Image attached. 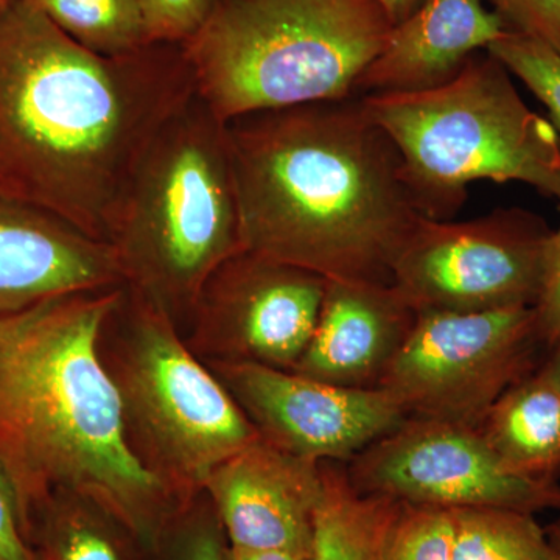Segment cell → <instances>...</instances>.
Returning <instances> with one entry per match:
<instances>
[{
	"instance_id": "7402d4cb",
	"label": "cell",
	"mask_w": 560,
	"mask_h": 560,
	"mask_svg": "<svg viewBox=\"0 0 560 560\" xmlns=\"http://www.w3.org/2000/svg\"><path fill=\"white\" fill-rule=\"evenodd\" d=\"M230 541L205 490L187 501L151 545L149 560H228Z\"/></svg>"
},
{
	"instance_id": "5bb4252c",
	"label": "cell",
	"mask_w": 560,
	"mask_h": 560,
	"mask_svg": "<svg viewBox=\"0 0 560 560\" xmlns=\"http://www.w3.org/2000/svg\"><path fill=\"white\" fill-rule=\"evenodd\" d=\"M124 285L116 254L0 189V316L75 291Z\"/></svg>"
},
{
	"instance_id": "7a4b0ae2",
	"label": "cell",
	"mask_w": 560,
	"mask_h": 560,
	"mask_svg": "<svg viewBox=\"0 0 560 560\" xmlns=\"http://www.w3.org/2000/svg\"><path fill=\"white\" fill-rule=\"evenodd\" d=\"M226 136L245 249L327 280L393 283L423 215L360 97L245 114Z\"/></svg>"
},
{
	"instance_id": "1f68e13d",
	"label": "cell",
	"mask_w": 560,
	"mask_h": 560,
	"mask_svg": "<svg viewBox=\"0 0 560 560\" xmlns=\"http://www.w3.org/2000/svg\"><path fill=\"white\" fill-rule=\"evenodd\" d=\"M548 361H550L552 371H555L556 377H558L560 385V346L551 350L550 357H548Z\"/></svg>"
},
{
	"instance_id": "d6986e66",
	"label": "cell",
	"mask_w": 560,
	"mask_h": 560,
	"mask_svg": "<svg viewBox=\"0 0 560 560\" xmlns=\"http://www.w3.org/2000/svg\"><path fill=\"white\" fill-rule=\"evenodd\" d=\"M320 477L312 560H381L401 501L359 492L342 463H320Z\"/></svg>"
},
{
	"instance_id": "f546056e",
	"label": "cell",
	"mask_w": 560,
	"mask_h": 560,
	"mask_svg": "<svg viewBox=\"0 0 560 560\" xmlns=\"http://www.w3.org/2000/svg\"><path fill=\"white\" fill-rule=\"evenodd\" d=\"M375 2L385 11L390 24L397 25L416 13L425 0H375Z\"/></svg>"
},
{
	"instance_id": "484cf974",
	"label": "cell",
	"mask_w": 560,
	"mask_h": 560,
	"mask_svg": "<svg viewBox=\"0 0 560 560\" xmlns=\"http://www.w3.org/2000/svg\"><path fill=\"white\" fill-rule=\"evenodd\" d=\"M508 31L521 33L560 54V0H488Z\"/></svg>"
},
{
	"instance_id": "ac0fdd59",
	"label": "cell",
	"mask_w": 560,
	"mask_h": 560,
	"mask_svg": "<svg viewBox=\"0 0 560 560\" xmlns=\"http://www.w3.org/2000/svg\"><path fill=\"white\" fill-rule=\"evenodd\" d=\"M33 560H149V548L119 515L90 493L61 490L24 528Z\"/></svg>"
},
{
	"instance_id": "44dd1931",
	"label": "cell",
	"mask_w": 560,
	"mask_h": 560,
	"mask_svg": "<svg viewBox=\"0 0 560 560\" xmlns=\"http://www.w3.org/2000/svg\"><path fill=\"white\" fill-rule=\"evenodd\" d=\"M62 33L103 57L149 47L139 0H24Z\"/></svg>"
},
{
	"instance_id": "8fae6325",
	"label": "cell",
	"mask_w": 560,
	"mask_h": 560,
	"mask_svg": "<svg viewBox=\"0 0 560 560\" xmlns=\"http://www.w3.org/2000/svg\"><path fill=\"white\" fill-rule=\"evenodd\" d=\"M327 279L243 249L200 291L184 340L205 361L291 371L311 341Z\"/></svg>"
},
{
	"instance_id": "4fadbf2b",
	"label": "cell",
	"mask_w": 560,
	"mask_h": 560,
	"mask_svg": "<svg viewBox=\"0 0 560 560\" xmlns=\"http://www.w3.org/2000/svg\"><path fill=\"white\" fill-rule=\"evenodd\" d=\"M205 492L232 548L311 555L323 493L320 463L259 438L221 463Z\"/></svg>"
},
{
	"instance_id": "277c9868",
	"label": "cell",
	"mask_w": 560,
	"mask_h": 560,
	"mask_svg": "<svg viewBox=\"0 0 560 560\" xmlns=\"http://www.w3.org/2000/svg\"><path fill=\"white\" fill-rule=\"evenodd\" d=\"M124 283L184 335L206 280L245 249L226 121L194 95L140 154L108 231Z\"/></svg>"
},
{
	"instance_id": "ba28073f",
	"label": "cell",
	"mask_w": 560,
	"mask_h": 560,
	"mask_svg": "<svg viewBox=\"0 0 560 560\" xmlns=\"http://www.w3.org/2000/svg\"><path fill=\"white\" fill-rule=\"evenodd\" d=\"M534 307L422 312L378 388L408 418L480 429L492 405L540 366Z\"/></svg>"
},
{
	"instance_id": "9c48e42d",
	"label": "cell",
	"mask_w": 560,
	"mask_h": 560,
	"mask_svg": "<svg viewBox=\"0 0 560 560\" xmlns=\"http://www.w3.org/2000/svg\"><path fill=\"white\" fill-rule=\"evenodd\" d=\"M551 234L547 221L521 208L467 221L420 217L390 285L416 313L536 307Z\"/></svg>"
},
{
	"instance_id": "603a6c76",
	"label": "cell",
	"mask_w": 560,
	"mask_h": 560,
	"mask_svg": "<svg viewBox=\"0 0 560 560\" xmlns=\"http://www.w3.org/2000/svg\"><path fill=\"white\" fill-rule=\"evenodd\" d=\"M381 560H453L451 510L401 503L383 541Z\"/></svg>"
},
{
	"instance_id": "30bf717a",
	"label": "cell",
	"mask_w": 560,
	"mask_h": 560,
	"mask_svg": "<svg viewBox=\"0 0 560 560\" xmlns=\"http://www.w3.org/2000/svg\"><path fill=\"white\" fill-rule=\"evenodd\" d=\"M353 488L401 503L444 508L560 511V482L511 474L480 429L408 418L346 464Z\"/></svg>"
},
{
	"instance_id": "3957f363",
	"label": "cell",
	"mask_w": 560,
	"mask_h": 560,
	"mask_svg": "<svg viewBox=\"0 0 560 560\" xmlns=\"http://www.w3.org/2000/svg\"><path fill=\"white\" fill-rule=\"evenodd\" d=\"M124 285L58 294L0 316V475L22 533L50 495L77 490L116 512L150 550L186 504L132 453L98 352Z\"/></svg>"
},
{
	"instance_id": "d4e9b609",
	"label": "cell",
	"mask_w": 560,
	"mask_h": 560,
	"mask_svg": "<svg viewBox=\"0 0 560 560\" xmlns=\"http://www.w3.org/2000/svg\"><path fill=\"white\" fill-rule=\"evenodd\" d=\"M219 0H139L149 46H183L205 27Z\"/></svg>"
},
{
	"instance_id": "d6a6232c",
	"label": "cell",
	"mask_w": 560,
	"mask_h": 560,
	"mask_svg": "<svg viewBox=\"0 0 560 560\" xmlns=\"http://www.w3.org/2000/svg\"><path fill=\"white\" fill-rule=\"evenodd\" d=\"M10 2L11 0H0V14L3 13V10L7 9V5H9Z\"/></svg>"
},
{
	"instance_id": "4316f807",
	"label": "cell",
	"mask_w": 560,
	"mask_h": 560,
	"mask_svg": "<svg viewBox=\"0 0 560 560\" xmlns=\"http://www.w3.org/2000/svg\"><path fill=\"white\" fill-rule=\"evenodd\" d=\"M534 311L540 340L551 352L560 346V224L548 243L544 285Z\"/></svg>"
},
{
	"instance_id": "2e32d148",
	"label": "cell",
	"mask_w": 560,
	"mask_h": 560,
	"mask_svg": "<svg viewBox=\"0 0 560 560\" xmlns=\"http://www.w3.org/2000/svg\"><path fill=\"white\" fill-rule=\"evenodd\" d=\"M506 32L482 0H425L408 20L390 27L381 51L357 81L355 97L440 88Z\"/></svg>"
},
{
	"instance_id": "f1b7e54d",
	"label": "cell",
	"mask_w": 560,
	"mask_h": 560,
	"mask_svg": "<svg viewBox=\"0 0 560 560\" xmlns=\"http://www.w3.org/2000/svg\"><path fill=\"white\" fill-rule=\"evenodd\" d=\"M228 560H312V552L296 551H246L232 548L228 552Z\"/></svg>"
},
{
	"instance_id": "9a60e30c",
	"label": "cell",
	"mask_w": 560,
	"mask_h": 560,
	"mask_svg": "<svg viewBox=\"0 0 560 560\" xmlns=\"http://www.w3.org/2000/svg\"><path fill=\"white\" fill-rule=\"evenodd\" d=\"M416 318L393 285L327 280L315 331L291 371L342 388H378Z\"/></svg>"
},
{
	"instance_id": "83f0119b",
	"label": "cell",
	"mask_w": 560,
	"mask_h": 560,
	"mask_svg": "<svg viewBox=\"0 0 560 560\" xmlns=\"http://www.w3.org/2000/svg\"><path fill=\"white\" fill-rule=\"evenodd\" d=\"M0 560H33L13 493L0 475Z\"/></svg>"
},
{
	"instance_id": "cb8c5ba5",
	"label": "cell",
	"mask_w": 560,
	"mask_h": 560,
	"mask_svg": "<svg viewBox=\"0 0 560 560\" xmlns=\"http://www.w3.org/2000/svg\"><path fill=\"white\" fill-rule=\"evenodd\" d=\"M511 75L517 77L551 116L560 136V54L521 33L506 32L488 47Z\"/></svg>"
},
{
	"instance_id": "7c38bea8",
	"label": "cell",
	"mask_w": 560,
	"mask_h": 560,
	"mask_svg": "<svg viewBox=\"0 0 560 560\" xmlns=\"http://www.w3.org/2000/svg\"><path fill=\"white\" fill-rule=\"evenodd\" d=\"M206 364L260 440L315 463L348 464L408 419L381 388H342L253 363Z\"/></svg>"
},
{
	"instance_id": "6da1fadb",
	"label": "cell",
	"mask_w": 560,
	"mask_h": 560,
	"mask_svg": "<svg viewBox=\"0 0 560 560\" xmlns=\"http://www.w3.org/2000/svg\"><path fill=\"white\" fill-rule=\"evenodd\" d=\"M194 94L180 46L103 57L11 0L0 14V189L108 243L140 154Z\"/></svg>"
},
{
	"instance_id": "52a82bcc",
	"label": "cell",
	"mask_w": 560,
	"mask_h": 560,
	"mask_svg": "<svg viewBox=\"0 0 560 560\" xmlns=\"http://www.w3.org/2000/svg\"><path fill=\"white\" fill-rule=\"evenodd\" d=\"M98 352L119 393L132 453L178 503L197 497L221 463L259 440L175 323L130 287L103 324Z\"/></svg>"
},
{
	"instance_id": "5b68a950",
	"label": "cell",
	"mask_w": 560,
	"mask_h": 560,
	"mask_svg": "<svg viewBox=\"0 0 560 560\" xmlns=\"http://www.w3.org/2000/svg\"><path fill=\"white\" fill-rule=\"evenodd\" d=\"M390 27L375 0H219L180 49L195 92L230 121L355 97Z\"/></svg>"
},
{
	"instance_id": "8992f818",
	"label": "cell",
	"mask_w": 560,
	"mask_h": 560,
	"mask_svg": "<svg viewBox=\"0 0 560 560\" xmlns=\"http://www.w3.org/2000/svg\"><path fill=\"white\" fill-rule=\"evenodd\" d=\"M360 101L399 150L405 183L425 219L452 220L481 179L526 184L560 201V136L488 50L434 90Z\"/></svg>"
},
{
	"instance_id": "ffe728a7",
	"label": "cell",
	"mask_w": 560,
	"mask_h": 560,
	"mask_svg": "<svg viewBox=\"0 0 560 560\" xmlns=\"http://www.w3.org/2000/svg\"><path fill=\"white\" fill-rule=\"evenodd\" d=\"M453 560H552L536 514L508 508L451 510Z\"/></svg>"
},
{
	"instance_id": "4dcf8cb0",
	"label": "cell",
	"mask_w": 560,
	"mask_h": 560,
	"mask_svg": "<svg viewBox=\"0 0 560 560\" xmlns=\"http://www.w3.org/2000/svg\"><path fill=\"white\" fill-rule=\"evenodd\" d=\"M545 533H547L552 560H560V517L556 518L551 525L545 526Z\"/></svg>"
},
{
	"instance_id": "e0dca14e",
	"label": "cell",
	"mask_w": 560,
	"mask_h": 560,
	"mask_svg": "<svg viewBox=\"0 0 560 560\" xmlns=\"http://www.w3.org/2000/svg\"><path fill=\"white\" fill-rule=\"evenodd\" d=\"M480 431L511 474L560 482V385L548 359L492 405Z\"/></svg>"
}]
</instances>
